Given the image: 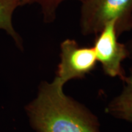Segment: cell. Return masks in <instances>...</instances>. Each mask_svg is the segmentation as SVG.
<instances>
[{"label": "cell", "mask_w": 132, "mask_h": 132, "mask_svg": "<svg viewBox=\"0 0 132 132\" xmlns=\"http://www.w3.org/2000/svg\"><path fill=\"white\" fill-rule=\"evenodd\" d=\"M68 0H21V6L28 4H38L42 10L44 20L51 22L55 19L56 11L62 2ZM82 2L85 0H76Z\"/></svg>", "instance_id": "obj_7"}, {"label": "cell", "mask_w": 132, "mask_h": 132, "mask_svg": "<svg viewBox=\"0 0 132 132\" xmlns=\"http://www.w3.org/2000/svg\"><path fill=\"white\" fill-rule=\"evenodd\" d=\"M80 24L84 35H97L107 22L116 21L118 36L132 29V0H85Z\"/></svg>", "instance_id": "obj_2"}, {"label": "cell", "mask_w": 132, "mask_h": 132, "mask_svg": "<svg viewBox=\"0 0 132 132\" xmlns=\"http://www.w3.org/2000/svg\"><path fill=\"white\" fill-rule=\"evenodd\" d=\"M126 46H127L128 49L129 51V57H132V40H130L129 42L126 43Z\"/></svg>", "instance_id": "obj_8"}, {"label": "cell", "mask_w": 132, "mask_h": 132, "mask_svg": "<svg viewBox=\"0 0 132 132\" xmlns=\"http://www.w3.org/2000/svg\"><path fill=\"white\" fill-rule=\"evenodd\" d=\"M60 62L54 80L64 87L68 81L81 79L96 68L93 46H81L74 40L66 39L60 44Z\"/></svg>", "instance_id": "obj_3"}, {"label": "cell", "mask_w": 132, "mask_h": 132, "mask_svg": "<svg viewBox=\"0 0 132 132\" xmlns=\"http://www.w3.org/2000/svg\"><path fill=\"white\" fill-rule=\"evenodd\" d=\"M96 35L93 48L97 62L106 75L123 81L126 75L122 63L130 54L126 44L118 41L116 21L107 22Z\"/></svg>", "instance_id": "obj_4"}, {"label": "cell", "mask_w": 132, "mask_h": 132, "mask_svg": "<svg viewBox=\"0 0 132 132\" xmlns=\"http://www.w3.org/2000/svg\"><path fill=\"white\" fill-rule=\"evenodd\" d=\"M19 6H21V0H0V29H4L21 48V38L16 32L12 22L13 13Z\"/></svg>", "instance_id": "obj_6"}, {"label": "cell", "mask_w": 132, "mask_h": 132, "mask_svg": "<svg viewBox=\"0 0 132 132\" xmlns=\"http://www.w3.org/2000/svg\"><path fill=\"white\" fill-rule=\"evenodd\" d=\"M123 81L122 92L109 103L106 112L114 118L132 123V68Z\"/></svg>", "instance_id": "obj_5"}, {"label": "cell", "mask_w": 132, "mask_h": 132, "mask_svg": "<svg viewBox=\"0 0 132 132\" xmlns=\"http://www.w3.org/2000/svg\"><path fill=\"white\" fill-rule=\"evenodd\" d=\"M37 132H101L98 119L84 105L66 95L54 81L42 82L38 95L25 107Z\"/></svg>", "instance_id": "obj_1"}]
</instances>
